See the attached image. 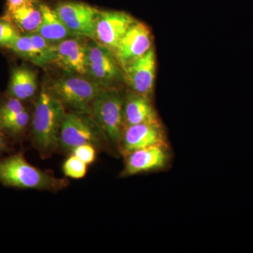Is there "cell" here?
I'll list each match as a JSON object with an SVG mask.
<instances>
[{"instance_id": "cell-1", "label": "cell", "mask_w": 253, "mask_h": 253, "mask_svg": "<svg viewBox=\"0 0 253 253\" xmlns=\"http://www.w3.org/2000/svg\"><path fill=\"white\" fill-rule=\"evenodd\" d=\"M66 113L64 105L43 88L31 117V134L33 144L44 157L59 146L60 130Z\"/></svg>"}, {"instance_id": "cell-2", "label": "cell", "mask_w": 253, "mask_h": 253, "mask_svg": "<svg viewBox=\"0 0 253 253\" xmlns=\"http://www.w3.org/2000/svg\"><path fill=\"white\" fill-rule=\"evenodd\" d=\"M0 183L9 187L56 191L67 186L66 179L32 166L22 154L0 160Z\"/></svg>"}, {"instance_id": "cell-3", "label": "cell", "mask_w": 253, "mask_h": 253, "mask_svg": "<svg viewBox=\"0 0 253 253\" xmlns=\"http://www.w3.org/2000/svg\"><path fill=\"white\" fill-rule=\"evenodd\" d=\"M46 90L74 111L90 115L91 103L105 89L85 76L67 73L51 82Z\"/></svg>"}, {"instance_id": "cell-4", "label": "cell", "mask_w": 253, "mask_h": 253, "mask_svg": "<svg viewBox=\"0 0 253 253\" xmlns=\"http://www.w3.org/2000/svg\"><path fill=\"white\" fill-rule=\"evenodd\" d=\"M126 96L118 87L107 88L91 103V116L106 139L118 146L124 129V106Z\"/></svg>"}, {"instance_id": "cell-5", "label": "cell", "mask_w": 253, "mask_h": 253, "mask_svg": "<svg viewBox=\"0 0 253 253\" xmlns=\"http://www.w3.org/2000/svg\"><path fill=\"white\" fill-rule=\"evenodd\" d=\"M106 139L91 115L74 111L66 113L60 130L59 146L61 149L72 152L83 144L101 147Z\"/></svg>"}, {"instance_id": "cell-6", "label": "cell", "mask_w": 253, "mask_h": 253, "mask_svg": "<svg viewBox=\"0 0 253 253\" xmlns=\"http://www.w3.org/2000/svg\"><path fill=\"white\" fill-rule=\"evenodd\" d=\"M86 66V77L103 87H118L124 81L122 68L116 56L94 40L88 42Z\"/></svg>"}, {"instance_id": "cell-7", "label": "cell", "mask_w": 253, "mask_h": 253, "mask_svg": "<svg viewBox=\"0 0 253 253\" xmlns=\"http://www.w3.org/2000/svg\"><path fill=\"white\" fill-rule=\"evenodd\" d=\"M54 9L71 31L95 41V26L99 9L83 1L71 0L59 1Z\"/></svg>"}, {"instance_id": "cell-8", "label": "cell", "mask_w": 253, "mask_h": 253, "mask_svg": "<svg viewBox=\"0 0 253 253\" xmlns=\"http://www.w3.org/2000/svg\"><path fill=\"white\" fill-rule=\"evenodd\" d=\"M121 176L127 177L142 173L162 171L171 161L169 144H156L126 155Z\"/></svg>"}, {"instance_id": "cell-9", "label": "cell", "mask_w": 253, "mask_h": 253, "mask_svg": "<svg viewBox=\"0 0 253 253\" xmlns=\"http://www.w3.org/2000/svg\"><path fill=\"white\" fill-rule=\"evenodd\" d=\"M136 21L125 11L99 10L95 26V41L115 54L121 40Z\"/></svg>"}, {"instance_id": "cell-10", "label": "cell", "mask_w": 253, "mask_h": 253, "mask_svg": "<svg viewBox=\"0 0 253 253\" xmlns=\"http://www.w3.org/2000/svg\"><path fill=\"white\" fill-rule=\"evenodd\" d=\"M156 59L154 47L123 68V77L131 91L151 99L156 79Z\"/></svg>"}, {"instance_id": "cell-11", "label": "cell", "mask_w": 253, "mask_h": 253, "mask_svg": "<svg viewBox=\"0 0 253 253\" xmlns=\"http://www.w3.org/2000/svg\"><path fill=\"white\" fill-rule=\"evenodd\" d=\"M89 38L76 36L54 44L52 64L66 73L86 76V50Z\"/></svg>"}, {"instance_id": "cell-12", "label": "cell", "mask_w": 253, "mask_h": 253, "mask_svg": "<svg viewBox=\"0 0 253 253\" xmlns=\"http://www.w3.org/2000/svg\"><path fill=\"white\" fill-rule=\"evenodd\" d=\"M162 123H142L126 126L123 131L120 149L123 155L156 144H168Z\"/></svg>"}, {"instance_id": "cell-13", "label": "cell", "mask_w": 253, "mask_h": 253, "mask_svg": "<svg viewBox=\"0 0 253 253\" xmlns=\"http://www.w3.org/2000/svg\"><path fill=\"white\" fill-rule=\"evenodd\" d=\"M152 48L149 28L137 20L127 30L115 53L122 69Z\"/></svg>"}, {"instance_id": "cell-14", "label": "cell", "mask_w": 253, "mask_h": 253, "mask_svg": "<svg viewBox=\"0 0 253 253\" xmlns=\"http://www.w3.org/2000/svg\"><path fill=\"white\" fill-rule=\"evenodd\" d=\"M8 51L40 67L52 64L54 44L46 41L37 33H26L18 38Z\"/></svg>"}, {"instance_id": "cell-15", "label": "cell", "mask_w": 253, "mask_h": 253, "mask_svg": "<svg viewBox=\"0 0 253 253\" xmlns=\"http://www.w3.org/2000/svg\"><path fill=\"white\" fill-rule=\"evenodd\" d=\"M31 123V115L25 103L5 96L0 101V131L14 139L21 138Z\"/></svg>"}, {"instance_id": "cell-16", "label": "cell", "mask_w": 253, "mask_h": 253, "mask_svg": "<svg viewBox=\"0 0 253 253\" xmlns=\"http://www.w3.org/2000/svg\"><path fill=\"white\" fill-rule=\"evenodd\" d=\"M38 75L26 65L14 66L10 73L9 84L5 96L26 102L38 91Z\"/></svg>"}, {"instance_id": "cell-17", "label": "cell", "mask_w": 253, "mask_h": 253, "mask_svg": "<svg viewBox=\"0 0 253 253\" xmlns=\"http://www.w3.org/2000/svg\"><path fill=\"white\" fill-rule=\"evenodd\" d=\"M142 123H161L151 100L130 91L126 96L124 128Z\"/></svg>"}, {"instance_id": "cell-18", "label": "cell", "mask_w": 253, "mask_h": 253, "mask_svg": "<svg viewBox=\"0 0 253 253\" xmlns=\"http://www.w3.org/2000/svg\"><path fill=\"white\" fill-rule=\"evenodd\" d=\"M3 15L9 18L22 34L36 33L42 21L40 0H33L6 10Z\"/></svg>"}, {"instance_id": "cell-19", "label": "cell", "mask_w": 253, "mask_h": 253, "mask_svg": "<svg viewBox=\"0 0 253 253\" xmlns=\"http://www.w3.org/2000/svg\"><path fill=\"white\" fill-rule=\"evenodd\" d=\"M41 9L42 21L39 29L36 32L46 41L51 44H56L63 40L79 35L73 33L65 25L54 8L41 1Z\"/></svg>"}, {"instance_id": "cell-20", "label": "cell", "mask_w": 253, "mask_h": 253, "mask_svg": "<svg viewBox=\"0 0 253 253\" xmlns=\"http://www.w3.org/2000/svg\"><path fill=\"white\" fill-rule=\"evenodd\" d=\"M21 33L11 21L3 15L0 17V47L9 49Z\"/></svg>"}, {"instance_id": "cell-21", "label": "cell", "mask_w": 253, "mask_h": 253, "mask_svg": "<svg viewBox=\"0 0 253 253\" xmlns=\"http://www.w3.org/2000/svg\"><path fill=\"white\" fill-rule=\"evenodd\" d=\"M87 166V164L73 154L63 163V173L68 177L76 179H82L86 175Z\"/></svg>"}, {"instance_id": "cell-22", "label": "cell", "mask_w": 253, "mask_h": 253, "mask_svg": "<svg viewBox=\"0 0 253 253\" xmlns=\"http://www.w3.org/2000/svg\"><path fill=\"white\" fill-rule=\"evenodd\" d=\"M73 154L86 164L94 162L96 158L95 147L90 144H83L78 146L72 151Z\"/></svg>"}, {"instance_id": "cell-23", "label": "cell", "mask_w": 253, "mask_h": 253, "mask_svg": "<svg viewBox=\"0 0 253 253\" xmlns=\"http://www.w3.org/2000/svg\"><path fill=\"white\" fill-rule=\"evenodd\" d=\"M31 1H33V0H6L4 11L14 9V8L17 7L20 5Z\"/></svg>"}, {"instance_id": "cell-24", "label": "cell", "mask_w": 253, "mask_h": 253, "mask_svg": "<svg viewBox=\"0 0 253 253\" xmlns=\"http://www.w3.org/2000/svg\"><path fill=\"white\" fill-rule=\"evenodd\" d=\"M8 149V142L6 136L0 131V154L5 152Z\"/></svg>"}]
</instances>
